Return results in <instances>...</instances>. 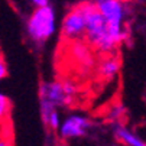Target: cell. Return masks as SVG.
<instances>
[{
    "label": "cell",
    "instance_id": "cell-9",
    "mask_svg": "<svg viewBox=\"0 0 146 146\" xmlns=\"http://www.w3.org/2000/svg\"><path fill=\"white\" fill-rule=\"evenodd\" d=\"M10 113H12L10 100L3 93H0V123L10 124Z\"/></svg>",
    "mask_w": 146,
    "mask_h": 146
},
{
    "label": "cell",
    "instance_id": "cell-1",
    "mask_svg": "<svg viewBox=\"0 0 146 146\" xmlns=\"http://www.w3.org/2000/svg\"><path fill=\"white\" fill-rule=\"evenodd\" d=\"M82 13L86 16V39L87 42L101 52H111L119 44L110 33V28L106 17L97 9L96 3H81Z\"/></svg>",
    "mask_w": 146,
    "mask_h": 146
},
{
    "label": "cell",
    "instance_id": "cell-7",
    "mask_svg": "<svg viewBox=\"0 0 146 146\" xmlns=\"http://www.w3.org/2000/svg\"><path fill=\"white\" fill-rule=\"evenodd\" d=\"M114 136H116L117 140H120L126 146H146V142L139 139L135 133H132L130 130H127L123 126H117L114 129Z\"/></svg>",
    "mask_w": 146,
    "mask_h": 146
},
{
    "label": "cell",
    "instance_id": "cell-15",
    "mask_svg": "<svg viewBox=\"0 0 146 146\" xmlns=\"http://www.w3.org/2000/svg\"><path fill=\"white\" fill-rule=\"evenodd\" d=\"M59 146H68V145H67V143H61Z\"/></svg>",
    "mask_w": 146,
    "mask_h": 146
},
{
    "label": "cell",
    "instance_id": "cell-14",
    "mask_svg": "<svg viewBox=\"0 0 146 146\" xmlns=\"http://www.w3.org/2000/svg\"><path fill=\"white\" fill-rule=\"evenodd\" d=\"M9 126H12V124H2V123H0V130L5 129V127H9Z\"/></svg>",
    "mask_w": 146,
    "mask_h": 146
},
{
    "label": "cell",
    "instance_id": "cell-11",
    "mask_svg": "<svg viewBox=\"0 0 146 146\" xmlns=\"http://www.w3.org/2000/svg\"><path fill=\"white\" fill-rule=\"evenodd\" d=\"M46 126H49L52 130H59V127H61V121H59V114H58L56 110H54V111L49 114V119H48Z\"/></svg>",
    "mask_w": 146,
    "mask_h": 146
},
{
    "label": "cell",
    "instance_id": "cell-12",
    "mask_svg": "<svg viewBox=\"0 0 146 146\" xmlns=\"http://www.w3.org/2000/svg\"><path fill=\"white\" fill-rule=\"evenodd\" d=\"M6 75H7V65H6V61H5L2 51H0V80H3Z\"/></svg>",
    "mask_w": 146,
    "mask_h": 146
},
{
    "label": "cell",
    "instance_id": "cell-5",
    "mask_svg": "<svg viewBox=\"0 0 146 146\" xmlns=\"http://www.w3.org/2000/svg\"><path fill=\"white\" fill-rule=\"evenodd\" d=\"M62 33L68 39H75L86 35V16L80 5L65 15L64 22H62Z\"/></svg>",
    "mask_w": 146,
    "mask_h": 146
},
{
    "label": "cell",
    "instance_id": "cell-16",
    "mask_svg": "<svg viewBox=\"0 0 146 146\" xmlns=\"http://www.w3.org/2000/svg\"><path fill=\"white\" fill-rule=\"evenodd\" d=\"M137 2H145V0H137Z\"/></svg>",
    "mask_w": 146,
    "mask_h": 146
},
{
    "label": "cell",
    "instance_id": "cell-6",
    "mask_svg": "<svg viewBox=\"0 0 146 146\" xmlns=\"http://www.w3.org/2000/svg\"><path fill=\"white\" fill-rule=\"evenodd\" d=\"M90 120L84 116L72 114L62 121L59 127V136L62 139H72V137H82L87 135L90 127Z\"/></svg>",
    "mask_w": 146,
    "mask_h": 146
},
{
    "label": "cell",
    "instance_id": "cell-13",
    "mask_svg": "<svg viewBox=\"0 0 146 146\" xmlns=\"http://www.w3.org/2000/svg\"><path fill=\"white\" fill-rule=\"evenodd\" d=\"M32 3H33L36 7H40V6H46V5H49V0H32Z\"/></svg>",
    "mask_w": 146,
    "mask_h": 146
},
{
    "label": "cell",
    "instance_id": "cell-8",
    "mask_svg": "<svg viewBox=\"0 0 146 146\" xmlns=\"http://www.w3.org/2000/svg\"><path fill=\"white\" fill-rule=\"evenodd\" d=\"M120 70V62L116 56H110L107 59L103 61V64L100 67V71H101V75L104 78H111L114 77Z\"/></svg>",
    "mask_w": 146,
    "mask_h": 146
},
{
    "label": "cell",
    "instance_id": "cell-10",
    "mask_svg": "<svg viewBox=\"0 0 146 146\" xmlns=\"http://www.w3.org/2000/svg\"><path fill=\"white\" fill-rule=\"evenodd\" d=\"M0 146H13V135L12 126L0 130Z\"/></svg>",
    "mask_w": 146,
    "mask_h": 146
},
{
    "label": "cell",
    "instance_id": "cell-4",
    "mask_svg": "<svg viewBox=\"0 0 146 146\" xmlns=\"http://www.w3.org/2000/svg\"><path fill=\"white\" fill-rule=\"evenodd\" d=\"M72 94H74V86L68 81L42 82L39 87V98L52 103L55 107L71 104Z\"/></svg>",
    "mask_w": 146,
    "mask_h": 146
},
{
    "label": "cell",
    "instance_id": "cell-3",
    "mask_svg": "<svg viewBox=\"0 0 146 146\" xmlns=\"http://www.w3.org/2000/svg\"><path fill=\"white\" fill-rule=\"evenodd\" d=\"M96 6L106 17L111 36L120 45L127 36L123 28V22L126 17V5L121 0H96Z\"/></svg>",
    "mask_w": 146,
    "mask_h": 146
},
{
    "label": "cell",
    "instance_id": "cell-2",
    "mask_svg": "<svg viewBox=\"0 0 146 146\" xmlns=\"http://www.w3.org/2000/svg\"><path fill=\"white\" fill-rule=\"evenodd\" d=\"M55 26H56L55 10L49 5L40 6L33 10V13L28 20V33L36 42H45L46 39H49L54 35Z\"/></svg>",
    "mask_w": 146,
    "mask_h": 146
}]
</instances>
